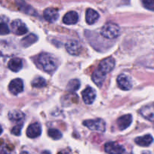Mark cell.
I'll use <instances>...</instances> for the list:
<instances>
[{
    "label": "cell",
    "mask_w": 154,
    "mask_h": 154,
    "mask_svg": "<svg viewBox=\"0 0 154 154\" xmlns=\"http://www.w3.org/2000/svg\"><path fill=\"white\" fill-rule=\"evenodd\" d=\"M38 63L45 72H53L57 68V62L55 57L48 53H42L38 57Z\"/></svg>",
    "instance_id": "1"
},
{
    "label": "cell",
    "mask_w": 154,
    "mask_h": 154,
    "mask_svg": "<svg viewBox=\"0 0 154 154\" xmlns=\"http://www.w3.org/2000/svg\"><path fill=\"white\" fill-rule=\"evenodd\" d=\"M102 36L109 39H112L118 37L120 33V29L117 24L113 23H107L102 27L100 31Z\"/></svg>",
    "instance_id": "2"
},
{
    "label": "cell",
    "mask_w": 154,
    "mask_h": 154,
    "mask_svg": "<svg viewBox=\"0 0 154 154\" xmlns=\"http://www.w3.org/2000/svg\"><path fill=\"white\" fill-rule=\"evenodd\" d=\"M83 125L91 131L103 132L106 130V124L101 119L85 120L83 122Z\"/></svg>",
    "instance_id": "3"
},
{
    "label": "cell",
    "mask_w": 154,
    "mask_h": 154,
    "mask_svg": "<svg viewBox=\"0 0 154 154\" xmlns=\"http://www.w3.org/2000/svg\"><path fill=\"white\" fill-rule=\"evenodd\" d=\"M114 66H115V60L112 57H109L101 60L97 69L103 72V74L106 75L108 72H109L113 69Z\"/></svg>",
    "instance_id": "4"
},
{
    "label": "cell",
    "mask_w": 154,
    "mask_h": 154,
    "mask_svg": "<svg viewBox=\"0 0 154 154\" xmlns=\"http://www.w3.org/2000/svg\"><path fill=\"white\" fill-rule=\"evenodd\" d=\"M11 29L17 35H24L28 32V29L25 23L20 20H14L11 23Z\"/></svg>",
    "instance_id": "5"
},
{
    "label": "cell",
    "mask_w": 154,
    "mask_h": 154,
    "mask_svg": "<svg viewBox=\"0 0 154 154\" xmlns=\"http://www.w3.org/2000/svg\"><path fill=\"white\" fill-rule=\"evenodd\" d=\"M104 150L108 154H122L125 148L116 142H108L104 145Z\"/></svg>",
    "instance_id": "6"
},
{
    "label": "cell",
    "mask_w": 154,
    "mask_h": 154,
    "mask_svg": "<svg viewBox=\"0 0 154 154\" xmlns=\"http://www.w3.org/2000/svg\"><path fill=\"white\" fill-rule=\"evenodd\" d=\"M140 113L147 120L154 122V102L142 106L140 109Z\"/></svg>",
    "instance_id": "7"
},
{
    "label": "cell",
    "mask_w": 154,
    "mask_h": 154,
    "mask_svg": "<svg viewBox=\"0 0 154 154\" xmlns=\"http://www.w3.org/2000/svg\"><path fill=\"white\" fill-rule=\"evenodd\" d=\"M8 89L10 92L14 95H17L23 91V81L20 79H14L9 83Z\"/></svg>",
    "instance_id": "8"
},
{
    "label": "cell",
    "mask_w": 154,
    "mask_h": 154,
    "mask_svg": "<svg viewBox=\"0 0 154 154\" xmlns=\"http://www.w3.org/2000/svg\"><path fill=\"white\" fill-rule=\"evenodd\" d=\"M117 84L118 86L123 91H128L132 87V84H131V80L128 78V75H125V74H121L117 77Z\"/></svg>",
    "instance_id": "9"
},
{
    "label": "cell",
    "mask_w": 154,
    "mask_h": 154,
    "mask_svg": "<svg viewBox=\"0 0 154 154\" xmlns=\"http://www.w3.org/2000/svg\"><path fill=\"white\" fill-rule=\"evenodd\" d=\"M66 49L71 55H77L80 53L81 45L76 40H69L66 43Z\"/></svg>",
    "instance_id": "10"
},
{
    "label": "cell",
    "mask_w": 154,
    "mask_h": 154,
    "mask_svg": "<svg viewBox=\"0 0 154 154\" xmlns=\"http://www.w3.org/2000/svg\"><path fill=\"white\" fill-rule=\"evenodd\" d=\"M42 133V128H41L40 124L38 122H35L29 125L26 130V135L29 138H35L40 136Z\"/></svg>",
    "instance_id": "11"
},
{
    "label": "cell",
    "mask_w": 154,
    "mask_h": 154,
    "mask_svg": "<svg viewBox=\"0 0 154 154\" xmlns=\"http://www.w3.org/2000/svg\"><path fill=\"white\" fill-rule=\"evenodd\" d=\"M132 122V116L130 114H127V115H123L119 118L116 121L117 123L118 128L119 130L122 131V130L126 129L127 128L130 126Z\"/></svg>",
    "instance_id": "12"
},
{
    "label": "cell",
    "mask_w": 154,
    "mask_h": 154,
    "mask_svg": "<svg viewBox=\"0 0 154 154\" xmlns=\"http://www.w3.org/2000/svg\"><path fill=\"white\" fill-rule=\"evenodd\" d=\"M82 99L83 101L85 102L86 104H91L95 100L96 97V93L94 90L91 87H87L82 93Z\"/></svg>",
    "instance_id": "13"
},
{
    "label": "cell",
    "mask_w": 154,
    "mask_h": 154,
    "mask_svg": "<svg viewBox=\"0 0 154 154\" xmlns=\"http://www.w3.org/2000/svg\"><path fill=\"white\" fill-rule=\"evenodd\" d=\"M44 18L47 20V21L50 22V23H54L56 20L58 19L59 14L57 9L53 8H48L44 11L43 12Z\"/></svg>",
    "instance_id": "14"
},
{
    "label": "cell",
    "mask_w": 154,
    "mask_h": 154,
    "mask_svg": "<svg viewBox=\"0 0 154 154\" xmlns=\"http://www.w3.org/2000/svg\"><path fill=\"white\" fill-rule=\"evenodd\" d=\"M79 20V15L75 11H71L66 13L63 18V22L65 24L72 25L75 24Z\"/></svg>",
    "instance_id": "15"
},
{
    "label": "cell",
    "mask_w": 154,
    "mask_h": 154,
    "mask_svg": "<svg viewBox=\"0 0 154 154\" xmlns=\"http://www.w3.org/2000/svg\"><path fill=\"white\" fill-rule=\"evenodd\" d=\"M99 14L92 8H88L85 13V20L88 24H93L99 19Z\"/></svg>",
    "instance_id": "16"
},
{
    "label": "cell",
    "mask_w": 154,
    "mask_h": 154,
    "mask_svg": "<svg viewBox=\"0 0 154 154\" xmlns=\"http://www.w3.org/2000/svg\"><path fill=\"white\" fill-rule=\"evenodd\" d=\"M153 141V138L150 134H146V135L140 136V137H136L134 142L136 144L140 146H148L151 144Z\"/></svg>",
    "instance_id": "17"
},
{
    "label": "cell",
    "mask_w": 154,
    "mask_h": 154,
    "mask_svg": "<svg viewBox=\"0 0 154 154\" xmlns=\"http://www.w3.org/2000/svg\"><path fill=\"white\" fill-rule=\"evenodd\" d=\"M23 66V63H22L21 59L18 58V57H15V58H12L8 61V69H11L13 72H19L20 69H22Z\"/></svg>",
    "instance_id": "18"
},
{
    "label": "cell",
    "mask_w": 154,
    "mask_h": 154,
    "mask_svg": "<svg viewBox=\"0 0 154 154\" xmlns=\"http://www.w3.org/2000/svg\"><path fill=\"white\" fill-rule=\"evenodd\" d=\"M105 77H106V75H105V74H103V72H100L99 69H96L94 71V72L92 73L91 79H92L93 82H94L97 86H100V85L103 84V81H104Z\"/></svg>",
    "instance_id": "19"
},
{
    "label": "cell",
    "mask_w": 154,
    "mask_h": 154,
    "mask_svg": "<svg viewBox=\"0 0 154 154\" xmlns=\"http://www.w3.org/2000/svg\"><path fill=\"white\" fill-rule=\"evenodd\" d=\"M8 118L10 120L13 122H20L24 119V114L21 111L14 109V110L10 111L8 113Z\"/></svg>",
    "instance_id": "20"
},
{
    "label": "cell",
    "mask_w": 154,
    "mask_h": 154,
    "mask_svg": "<svg viewBox=\"0 0 154 154\" xmlns=\"http://www.w3.org/2000/svg\"><path fill=\"white\" fill-rule=\"evenodd\" d=\"M79 88H80V82H79V79H75L69 81L67 84V86H66L67 91H70V92H74V91L79 89Z\"/></svg>",
    "instance_id": "21"
},
{
    "label": "cell",
    "mask_w": 154,
    "mask_h": 154,
    "mask_svg": "<svg viewBox=\"0 0 154 154\" xmlns=\"http://www.w3.org/2000/svg\"><path fill=\"white\" fill-rule=\"evenodd\" d=\"M37 40V37L34 34H30L29 35L25 37L23 39H22V45L24 47H27L33 44Z\"/></svg>",
    "instance_id": "22"
},
{
    "label": "cell",
    "mask_w": 154,
    "mask_h": 154,
    "mask_svg": "<svg viewBox=\"0 0 154 154\" xmlns=\"http://www.w3.org/2000/svg\"><path fill=\"white\" fill-rule=\"evenodd\" d=\"M47 82L42 77H37L32 81V86L35 88H42L46 85Z\"/></svg>",
    "instance_id": "23"
},
{
    "label": "cell",
    "mask_w": 154,
    "mask_h": 154,
    "mask_svg": "<svg viewBox=\"0 0 154 154\" xmlns=\"http://www.w3.org/2000/svg\"><path fill=\"white\" fill-rule=\"evenodd\" d=\"M48 134L53 140H59L62 137V133L56 128H50L48 131Z\"/></svg>",
    "instance_id": "24"
},
{
    "label": "cell",
    "mask_w": 154,
    "mask_h": 154,
    "mask_svg": "<svg viewBox=\"0 0 154 154\" xmlns=\"http://www.w3.org/2000/svg\"><path fill=\"white\" fill-rule=\"evenodd\" d=\"M10 32V29L6 23H0V35H7Z\"/></svg>",
    "instance_id": "25"
},
{
    "label": "cell",
    "mask_w": 154,
    "mask_h": 154,
    "mask_svg": "<svg viewBox=\"0 0 154 154\" xmlns=\"http://www.w3.org/2000/svg\"><path fill=\"white\" fill-rule=\"evenodd\" d=\"M142 2L146 9L154 11V0H142Z\"/></svg>",
    "instance_id": "26"
},
{
    "label": "cell",
    "mask_w": 154,
    "mask_h": 154,
    "mask_svg": "<svg viewBox=\"0 0 154 154\" xmlns=\"http://www.w3.org/2000/svg\"><path fill=\"white\" fill-rule=\"evenodd\" d=\"M22 127H23V123H20L15 125V126L11 129V133H12L13 134H14V135L19 136L20 134V133H21Z\"/></svg>",
    "instance_id": "27"
},
{
    "label": "cell",
    "mask_w": 154,
    "mask_h": 154,
    "mask_svg": "<svg viewBox=\"0 0 154 154\" xmlns=\"http://www.w3.org/2000/svg\"><path fill=\"white\" fill-rule=\"evenodd\" d=\"M0 154H14V153H13V152H11V151L9 149L5 147V148H3L2 150H1V152H0Z\"/></svg>",
    "instance_id": "28"
},
{
    "label": "cell",
    "mask_w": 154,
    "mask_h": 154,
    "mask_svg": "<svg viewBox=\"0 0 154 154\" xmlns=\"http://www.w3.org/2000/svg\"><path fill=\"white\" fill-rule=\"evenodd\" d=\"M58 154H70V153L67 152H66V151H61V152H59Z\"/></svg>",
    "instance_id": "29"
},
{
    "label": "cell",
    "mask_w": 154,
    "mask_h": 154,
    "mask_svg": "<svg viewBox=\"0 0 154 154\" xmlns=\"http://www.w3.org/2000/svg\"><path fill=\"white\" fill-rule=\"evenodd\" d=\"M42 154H51V152L49 151H44V152H42Z\"/></svg>",
    "instance_id": "30"
},
{
    "label": "cell",
    "mask_w": 154,
    "mask_h": 154,
    "mask_svg": "<svg viewBox=\"0 0 154 154\" xmlns=\"http://www.w3.org/2000/svg\"><path fill=\"white\" fill-rule=\"evenodd\" d=\"M20 154H30V153H29V152H26V151H23V152H20Z\"/></svg>",
    "instance_id": "31"
},
{
    "label": "cell",
    "mask_w": 154,
    "mask_h": 154,
    "mask_svg": "<svg viewBox=\"0 0 154 154\" xmlns=\"http://www.w3.org/2000/svg\"><path fill=\"white\" fill-rule=\"evenodd\" d=\"M2 126L0 125V134H2Z\"/></svg>",
    "instance_id": "32"
}]
</instances>
